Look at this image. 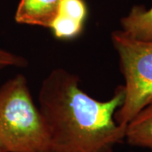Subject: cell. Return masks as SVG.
Returning <instances> with one entry per match:
<instances>
[{"instance_id":"obj_1","label":"cell","mask_w":152,"mask_h":152,"mask_svg":"<svg viewBox=\"0 0 152 152\" xmlns=\"http://www.w3.org/2000/svg\"><path fill=\"white\" fill-rule=\"evenodd\" d=\"M124 99L123 86L110 100L101 102L82 90L76 75L61 68L51 71L38 95L48 132V152H114L125 139L127 125L114 119Z\"/></svg>"},{"instance_id":"obj_2","label":"cell","mask_w":152,"mask_h":152,"mask_svg":"<svg viewBox=\"0 0 152 152\" xmlns=\"http://www.w3.org/2000/svg\"><path fill=\"white\" fill-rule=\"evenodd\" d=\"M0 147L4 152H48V129L23 75L0 86Z\"/></svg>"},{"instance_id":"obj_3","label":"cell","mask_w":152,"mask_h":152,"mask_svg":"<svg viewBox=\"0 0 152 152\" xmlns=\"http://www.w3.org/2000/svg\"><path fill=\"white\" fill-rule=\"evenodd\" d=\"M124 77V102L114 114L119 125H127L142 109L152 103V42L133 38L122 31L111 34Z\"/></svg>"},{"instance_id":"obj_4","label":"cell","mask_w":152,"mask_h":152,"mask_svg":"<svg viewBox=\"0 0 152 152\" xmlns=\"http://www.w3.org/2000/svg\"><path fill=\"white\" fill-rule=\"evenodd\" d=\"M63 0H20L15 15L19 24L51 28Z\"/></svg>"},{"instance_id":"obj_5","label":"cell","mask_w":152,"mask_h":152,"mask_svg":"<svg viewBox=\"0 0 152 152\" xmlns=\"http://www.w3.org/2000/svg\"><path fill=\"white\" fill-rule=\"evenodd\" d=\"M124 140L132 146L152 149V103L127 124Z\"/></svg>"},{"instance_id":"obj_6","label":"cell","mask_w":152,"mask_h":152,"mask_svg":"<svg viewBox=\"0 0 152 152\" xmlns=\"http://www.w3.org/2000/svg\"><path fill=\"white\" fill-rule=\"evenodd\" d=\"M122 31L134 39L152 42V7L134 5L127 16L121 19Z\"/></svg>"},{"instance_id":"obj_7","label":"cell","mask_w":152,"mask_h":152,"mask_svg":"<svg viewBox=\"0 0 152 152\" xmlns=\"http://www.w3.org/2000/svg\"><path fill=\"white\" fill-rule=\"evenodd\" d=\"M83 22L58 13L50 29L58 39H72L78 37L83 31Z\"/></svg>"},{"instance_id":"obj_8","label":"cell","mask_w":152,"mask_h":152,"mask_svg":"<svg viewBox=\"0 0 152 152\" xmlns=\"http://www.w3.org/2000/svg\"><path fill=\"white\" fill-rule=\"evenodd\" d=\"M58 13L85 23L87 16L86 4L84 0H63Z\"/></svg>"},{"instance_id":"obj_9","label":"cell","mask_w":152,"mask_h":152,"mask_svg":"<svg viewBox=\"0 0 152 152\" xmlns=\"http://www.w3.org/2000/svg\"><path fill=\"white\" fill-rule=\"evenodd\" d=\"M27 64L23 57L0 48V69L8 67H24Z\"/></svg>"},{"instance_id":"obj_10","label":"cell","mask_w":152,"mask_h":152,"mask_svg":"<svg viewBox=\"0 0 152 152\" xmlns=\"http://www.w3.org/2000/svg\"><path fill=\"white\" fill-rule=\"evenodd\" d=\"M0 152H4L3 150H2V149H1V147H0Z\"/></svg>"},{"instance_id":"obj_11","label":"cell","mask_w":152,"mask_h":152,"mask_svg":"<svg viewBox=\"0 0 152 152\" xmlns=\"http://www.w3.org/2000/svg\"><path fill=\"white\" fill-rule=\"evenodd\" d=\"M151 152H152V149H151Z\"/></svg>"}]
</instances>
